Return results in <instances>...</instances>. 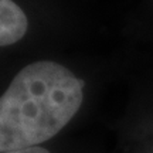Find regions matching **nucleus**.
Listing matches in <instances>:
<instances>
[{"instance_id":"obj_3","label":"nucleus","mask_w":153,"mask_h":153,"mask_svg":"<svg viewBox=\"0 0 153 153\" xmlns=\"http://www.w3.org/2000/svg\"><path fill=\"white\" fill-rule=\"evenodd\" d=\"M1 153H51L43 146H31V148L20 149V150H10V152H1Z\"/></svg>"},{"instance_id":"obj_1","label":"nucleus","mask_w":153,"mask_h":153,"mask_svg":"<svg viewBox=\"0 0 153 153\" xmlns=\"http://www.w3.org/2000/svg\"><path fill=\"white\" fill-rule=\"evenodd\" d=\"M84 101V82L55 61L23 68L0 99V150L40 146L74 118Z\"/></svg>"},{"instance_id":"obj_2","label":"nucleus","mask_w":153,"mask_h":153,"mask_svg":"<svg viewBox=\"0 0 153 153\" xmlns=\"http://www.w3.org/2000/svg\"><path fill=\"white\" fill-rule=\"evenodd\" d=\"M28 20L13 0H0V44L7 47L20 41L27 33Z\"/></svg>"}]
</instances>
